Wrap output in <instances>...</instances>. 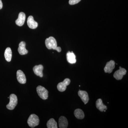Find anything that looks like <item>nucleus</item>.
Returning a JSON list of instances; mask_svg holds the SVG:
<instances>
[{"label":"nucleus","mask_w":128,"mask_h":128,"mask_svg":"<svg viewBox=\"0 0 128 128\" xmlns=\"http://www.w3.org/2000/svg\"><path fill=\"white\" fill-rule=\"evenodd\" d=\"M40 120L37 115L34 114H31L28 120V126L32 128H34L39 124Z\"/></svg>","instance_id":"1"},{"label":"nucleus","mask_w":128,"mask_h":128,"mask_svg":"<svg viewBox=\"0 0 128 128\" xmlns=\"http://www.w3.org/2000/svg\"><path fill=\"white\" fill-rule=\"evenodd\" d=\"M70 80L69 78H66L63 82H60L58 84L57 88L58 90L60 92H64L66 89V86L70 84Z\"/></svg>","instance_id":"6"},{"label":"nucleus","mask_w":128,"mask_h":128,"mask_svg":"<svg viewBox=\"0 0 128 128\" xmlns=\"http://www.w3.org/2000/svg\"><path fill=\"white\" fill-rule=\"evenodd\" d=\"M74 114L77 119H82L84 118L85 115L84 112L81 109L78 108L75 110Z\"/></svg>","instance_id":"18"},{"label":"nucleus","mask_w":128,"mask_h":128,"mask_svg":"<svg viewBox=\"0 0 128 128\" xmlns=\"http://www.w3.org/2000/svg\"><path fill=\"white\" fill-rule=\"evenodd\" d=\"M12 53L11 49L10 48H8L5 51L4 57L6 60L8 62H10L11 60Z\"/></svg>","instance_id":"17"},{"label":"nucleus","mask_w":128,"mask_h":128,"mask_svg":"<svg viewBox=\"0 0 128 128\" xmlns=\"http://www.w3.org/2000/svg\"><path fill=\"white\" fill-rule=\"evenodd\" d=\"M127 71L125 69L120 66L119 70L115 72L114 74V77L117 80H122L124 76L126 74Z\"/></svg>","instance_id":"5"},{"label":"nucleus","mask_w":128,"mask_h":128,"mask_svg":"<svg viewBox=\"0 0 128 128\" xmlns=\"http://www.w3.org/2000/svg\"><path fill=\"white\" fill-rule=\"evenodd\" d=\"M66 60L70 64H74L76 62V55L73 52H68L66 54Z\"/></svg>","instance_id":"15"},{"label":"nucleus","mask_w":128,"mask_h":128,"mask_svg":"<svg viewBox=\"0 0 128 128\" xmlns=\"http://www.w3.org/2000/svg\"><path fill=\"white\" fill-rule=\"evenodd\" d=\"M68 121L66 117L61 116L59 119V126L60 128H66L68 127Z\"/></svg>","instance_id":"16"},{"label":"nucleus","mask_w":128,"mask_h":128,"mask_svg":"<svg viewBox=\"0 0 128 128\" xmlns=\"http://www.w3.org/2000/svg\"><path fill=\"white\" fill-rule=\"evenodd\" d=\"M10 102L9 103L6 105V108L10 110H14L18 104V98L15 94H12L10 95Z\"/></svg>","instance_id":"3"},{"label":"nucleus","mask_w":128,"mask_h":128,"mask_svg":"<svg viewBox=\"0 0 128 128\" xmlns=\"http://www.w3.org/2000/svg\"><path fill=\"white\" fill-rule=\"evenodd\" d=\"M96 107L101 112H104V110L107 109V107L104 104L101 98H98L96 101Z\"/></svg>","instance_id":"14"},{"label":"nucleus","mask_w":128,"mask_h":128,"mask_svg":"<svg viewBox=\"0 0 128 128\" xmlns=\"http://www.w3.org/2000/svg\"><path fill=\"white\" fill-rule=\"evenodd\" d=\"M45 44L46 48L49 50L53 49L55 50L57 47L56 40L53 37H50L46 38L45 40Z\"/></svg>","instance_id":"2"},{"label":"nucleus","mask_w":128,"mask_h":128,"mask_svg":"<svg viewBox=\"0 0 128 128\" xmlns=\"http://www.w3.org/2000/svg\"><path fill=\"white\" fill-rule=\"evenodd\" d=\"M27 24L28 27L32 29H35L38 25V22L34 20L33 17L31 16L28 18Z\"/></svg>","instance_id":"11"},{"label":"nucleus","mask_w":128,"mask_h":128,"mask_svg":"<svg viewBox=\"0 0 128 128\" xmlns=\"http://www.w3.org/2000/svg\"><path fill=\"white\" fill-rule=\"evenodd\" d=\"M47 126L48 128H58L57 122L53 118H50L48 121Z\"/></svg>","instance_id":"19"},{"label":"nucleus","mask_w":128,"mask_h":128,"mask_svg":"<svg viewBox=\"0 0 128 128\" xmlns=\"http://www.w3.org/2000/svg\"><path fill=\"white\" fill-rule=\"evenodd\" d=\"M2 3L1 0H0V9H2Z\"/></svg>","instance_id":"22"},{"label":"nucleus","mask_w":128,"mask_h":128,"mask_svg":"<svg viewBox=\"0 0 128 128\" xmlns=\"http://www.w3.org/2000/svg\"><path fill=\"white\" fill-rule=\"evenodd\" d=\"M78 95L85 104L88 102L89 98L87 92L80 90L78 92Z\"/></svg>","instance_id":"9"},{"label":"nucleus","mask_w":128,"mask_h":128,"mask_svg":"<svg viewBox=\"0 0 128 128\" xmlns=\"http://www.w3.org/2000/svg\"><path fill=\"white\" fill-rule=\"evenodd\" d=\"M55 50H57L58 52H60L61 51V48L60 47H57Z\"/></svg>","instance_id":"21"},{"label":"nucleus","mask_w":128,"mask_h":128,"mask_svg":"<svg viewBox=\"0 0 128 128\" xmlns=\"http://www.w3.org/2000/svg\"><path fill=\"white\" fill-rule=\"evenodd\" d=\"M25 46L26 43L24 41H22L19 44L18 51V53L20 55H25L28 52V51L25 48Z\"/></svg>","instance_id":"13"},{"label":"nucleus","mask_w":128,"mask_h":128,"mask_svg":"<svg viewBox=\"0 0 128 128\" xmlns=\"http://www.w3.org/2000/svg\"><path fill=\"white\" fill-rule=\"evenodd\" d=\"M36 90L40 98L44 100L48 99V92L46 88L41 86H38L37 87Z\"/></svg>","instance_id":"4"},{"label":"nucleus","mask_w":128,"mask_h":128,"mask_svg":"<svg viewBox=\"0 0 128 128\" xmlns=\"http://www.w3.org/2000/svg\"><path fill=\"white\" fill-rule=\"evenodd\" d=\"M115 63L114 60H111L109 62H107L104 68V72L105 73H111L113 71V70L115 67Z\"/></svg>","instance_id":"7"},{"label":"nucleus","mask_w":128,"mask_h":128,"mask_svg":"<svg viewBox=\"0 0 128 128\" xmlns=\"http://www.w3.org/2000/svg\"><path fill=\"white\" fill-rule=\"evenodd\" d=\"M17 79L18 82L20 84H25L26 82V79L25 74L20 70H18L16 73Z\"/></svg>","instance_id":"8"},{"label":"nucleus","mask_w":128,"mask_h":128,"mask_svg":"<svg viewBox=\"0 0 128 128\" xmlns=\"http://www.w3.org/2000/svg\"><path fill=\"white\" fill-rule=\"evenodd\" d=\"M81 0H70L69 3L70 5H74L80 2Z\"/></svg>","instance_id":"20"},{"label":"nucleus","mask_w":128,"mask_h":128,"mask_svg":"<svg viewBox=\"0 0 128 128\" xmlns=\"http://www.w3.org/2000/svg\"><path fill=\"white\" fill-rule=\"evenodd\" d=\"M26 19V15L24 12H20L18 15V18L16 20V23L17 25L21 26L24 24Z\"/></svg>","instance_id":"10"},{"label":"nucleus","mask_w":128,"mask_h":128,"mask_svg":"<svg viewBox=\"0 0 128 128\" xmlns=\"http://www.w3.org/2000/svg\"><path fill=\"white\" fill-rule=\"evenodd\" d=\"M34 74L37 76H40V77H42L43 76V70H44V66L42 65L35 66L34 67Z\"/></svg>","instance_id":"12"}]
</instances>
